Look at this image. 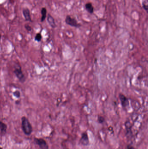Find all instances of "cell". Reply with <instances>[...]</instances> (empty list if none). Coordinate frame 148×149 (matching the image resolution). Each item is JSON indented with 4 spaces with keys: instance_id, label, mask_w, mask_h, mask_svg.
Returning a JSON list of instances; mask_svg holds the SVG:
<instances>
[{
    "instance_id": "obj_4",
    "label": "cell",
    "mask_w": 148,
    "mask_h": 149,
    "mask_svg": "<svg viewBox=\"0 0 148 149\" xmlns=\"http://www.w3.org/2000/svg\"><path fill=\"white\" fill-rule=\"evenodd\" d=\"M34 141L35 143L39 146L40 149H49L48 144L44 139L35 137Z\"/></svg>"
},
{
    "instance_id": "obj_18",
    "label": "cell",
    "mask_w": 148,
    "mask_h": 149,
    "mask_svg": "<svg viewBox=\"0 0 148 149\" xmlns=\"http://www.w3.org/2000/svg\"><path fill=\"white\" fill-rule=\"evenodd\" d=\"M1 34H0V42H1Z\"/></svg>"
},
{
    "instance_id": "obj_14",
    "label": "cell",
    "mask_w": 148,
    "mask_h": 149,
    "mask_svg": "<svg viewBox=\"0 0 148 149\" xmlns=\"http://www.w3.org/2000/svg\"><path fill=\"white\" fill-rule=\"evenodd\" d=\"M13 94L14 97H15L17 98H19L21 97V92L18 90H16L14 92H13Z\"/></svg>"
},
{
    "instance_id": "obj_5",
    "label": "cell",
    "mask_w": 148,
    "mask_h": 149,
    "mask_svg": "<svg viewBox=\"0 0 148 149\" xmlns=\"http://www.w3.org/2000/svg\"><path fill=\"white\" fill-rule=\"evenodd\" d=\"M80 143L83 146H86L89 144V139L87 132H84L82 134L81 138L80 140Z\"/></svg>"
},
{
    "instance_id": "obj_2",
    "label": "cell",
    "mask_w": 148,
    "mask_h": 149,
    "mask_svg": "<svg viewBox=\"0 0 148 149\" xmlns=\"http://www.w3.org/2000/svg\"><path fill=\"white\" fill-rule=\"evenodd\" d=\"M14 72L21 83H23L25 82V77L22 70L21 67L20 65H18L15 68Z\"/></svg>"
},
{
    "instance_id": "obj_3",
    "label": "cell",
    "mask_w": 148,
    "mask_h": 149,
    "mask_svg": "<svg viewBox=\"0 0 148 149\" xmlns=\"http://www.w3.org/2000/svg\"><path fill=\"white\" fill-rule=\"evenodd\" d=\"M65 22L67 25L74 28H79L81 26V24L78 23L76 19L71 18L69 15L66 16Z\"/></svg>"
},
{
    "instance_id": "obj_19",
    "label": "cell",
    "mask_w": 148,
    "mask_h": 149,
    "mask_svg": "<svg viewBox=\"0 0 148 149\" xmlns=\"http://www.w3.org/2000/svg\"><path fill=\"white\" fill-rule=\"evenodd\" d=\"M0 149H3V148L1 147H0Z\"/></svg>"
},
{
    "instance_id": "obj_10",
    "label": "cell",
    "mask_w": 148,
    "mask_h": 149,
    "mask_svg": "<svg viewBox=\"0 0 148 149\" xmlns=\"http://www.w3.org/2000/svg\"><path fill=\"white\" fill-rule=\"evenodd\" d=\"M85 8L86 11L90 14H93L94 12V7L91 3H87L85 5Z\"/></svg>"
},
{
    "instance_id": "obj_13",
    "label": "cell",
    "mask_w": 148,
    "mask_h": 149,
    "mask_svg": "<svg viewBox=\"0 0 148 149\" xmlns=\"http://www.w3.org/2000/svg\"><path fill=\"white\" fill-rule=\"evenodd\" d=\"M34 39L35 41H38V42L40 41L42 39L41 34L40 33H37Z\"/></svg>"
},
{
    "instance_id": "obj_6",
    "label": "cell",
    "mask_w": 148,
    "mask_h": 149,
    "mask_svg": "<svg viewBox=\"0 0 148 149\" xmlns=\"http://www.w3.org/2000/svg\"><path fill=\"white\" fill-rule=\"evenodd\" d=\"M119 98L121 104L123 108H126L129 105V101L127 98L123 94H120Z\"/></svg>"
},
{
    "instance_id": "obj_12",
    "label": "cell",
    "mask_w": 148,
    "mask_h": 149,
    "mask_svg": "<svg viewBox=\"0 0 148 149\" xmlns=\"http://www.w3.org/2000/svg\"><path fill=\"white\" fill-rule=\"evenodd\" d=\"M142 5L144 9L148 13V0H142Z\"/></svg>"
},
{
    "instance_id": "obj_8",
    "label": "cell",
    "mask_w": 148,
    "mask_h": 149,
    "mask_svg": "<svg viewBox=\"0 0 148 149\" xmlns=\"http://www.w3.org/2000/svg\"><path fill=\"white\" fill-rule=\"evenodd\" d=\"M47 21L51 28H55L57 27L54 19L50 14H48L47 16Z\"/></svg>"
},
{
    "instance_id": "obj_17",
    "label": "cell",
    "mask_w": 148,
    "mask_h": 149,
    "mask_svg": "<svg viewBox=\"0 0 148 149\" xmlns=\"http://www.w3.org/2000/svg\"><path fill=\"white\" fill-rule=\"evenodd\" d=\"M135 149V148L131 145H129L127 146V149Z\"/></svg>"
},
{
    "instance_id": "obj_1",
    "label": "cell",
    "mask_w": 148,
    "mask_h": 149,
    "mask_svg": "<svg viewBox=\"0 0 148 149\" xmlns=\"http://www.w3.org/2000/svg\"><path fill=\"white\" fill-rule=\"evenodd\" d=\"M21 129L23 133L27 136H30L32 133L33 127L28 118L23 116L21 118Z\"/></svg>"
},
{
    "instance_id": "obj_15",
    "label": "cell",
    "mask_w": 148,
    "mask_h": 149,
    "mask_svg": "<svg viewBox=\"0 0 148 149\" xmlns=\"http://www.w3.org/2000/svg\"><path fill=\"white\" fill-rule=\"evenodd\" d=\"M105 121V118L102 116H99L98 117V122L100 123H102Z\"/></svg>"
},
{
    "instance_id": "obj_7",
    "label": "cell",
    "mask_w": 148,
    "mask_h": 149,
    "mask_svg": "<svg viewBox=\"0 0 148 149\" xmlns=\"http://www.w3.org/2000/svg\"><path fill=\"white\" fill-rule=\"evenodd\" d=\"M22 13L26 21L30 22L32 21V19L30 16V12L28 8H23Z\"/></svg>"
},
{
    "instance_id": "obj_9",
    "label": "cell",
    "mask_w": 148,
    "mask_h": 149,
    "mask_svg": "<svg viewBox=\"0 0 148 149\" xmlns=\"http://www.w3.org/2000/svg\"><path fill=\"white\" fill-rule=\"evenodd\" d=\"M7 124H5L4 122L0 121V132L2 135H5L7 133Z\"/></svg>"
},
{
    "instance_id": "obj_11",
    "label": "cell",
    "mask_w": 148,
    "mask_h": 149,
    "mask_svg": "<svg viewBox=\"0 0 148 149\" xmlns=\"http://www.w3.org/2000/svg\"><path fill=\"white\" fill-rule=\"evenodd\" d=\"M41 22H44L46 19L47 14V10L46 8L42 7L41 10Z\"/></svg>"
},
{
    "instance_id": "obj_16",
    "label": "cell",
    "mask_w": 148,
    "mask_h": 149,
    "mask_svg": "<svg viewBox=\"0 0 148 149\" xmlns=\"http://www.w3.org/2000/svg\"><path fill=\"white\" fill-rule=\"evenodd\" d=\"M24 28H25L27 30L28 32H31V31H32V28H31V27L30 26V25H27V24H26V25H24Z\"/></svg>"
}]
</instances>
